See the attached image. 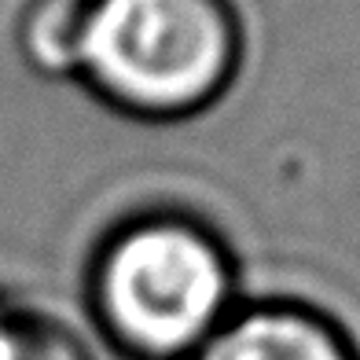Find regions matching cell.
<instances>
[{
    "label": "cell",
    "mask_w": 360,
    "mask_h": 360,
    "mask_svg": "<svg viewBox=\"0 0 360 360\" xmlns=\"http://www.w3.org/2000/svg\"><path fill=\"white\" fill-rule=\"evenodd\" d=\"M188 360H360L331 313L290 294L247 298Z\"/></svg>",
    "instance_id": "3"
},
{
    "label": "cell",
    "mask_w": 360,
    "mask_h": 360,
    "mask_svg": "<svg viewBox=\"0 0 360 360\" xmlns=\"http://www.w3.org/2000/svg\"><path fill=\"white\" fill-rule=\"evenodd\" d=\"M89 0H19L8 44L15 63L44 85H77Z\"/></svg>",
    "instance_id": "4"
},
{
    "label": "cell",
    "mask_w": 360,
    "mask_h": 360,
    "mask_svg": "<svg viewBox=\"0 0 360 360\" xmlns=\"http://www.w3.org/2000/svg\"><path fill=\"white\" fill-rule=\"evenodd\" d=\"M239 302L236 250L210 221L184 210L122 221L89 272L96 323L133 360H188Z\"/></svg>",
    "instance_id": "1"
},
{
    "label": "cell",
    "mask_w": 360,
    "mask_h": 360,
    "mask_svg": "<svg viewBox=\"0 0 360 360\" xmlns=\"http://www.w3.org/2000/svg\"><path fill=\"white\" fill-rule=\"evenodd\" d=\"M247 63L236 0H89L77 85L136 122H191L232 96Z\"/></svg>",
    "instance_id": "2"
},
{
    "label": "cell",
    "mask_w": 360,
    "mask_h": 360,
    "mask_svg": "<svg viewBox=\"0 0 360 360\" xmlns=\"http://www.w3.org/2000/svg\"><path fill=\"white\" fill-rule=\"evenodd\" d=\"M0 360H89V353L63 316L0 294Z\"/></svg>",
    "instance_id": "5"
}]
</instances>
